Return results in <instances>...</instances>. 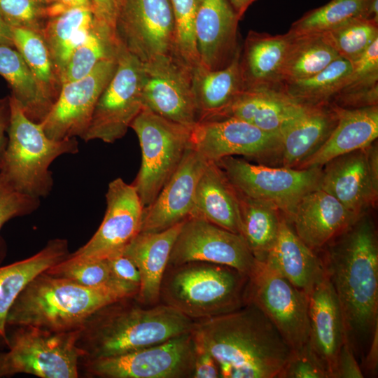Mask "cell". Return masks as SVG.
<instances>
[{
  "label": "cell",
  "mask_w": 378,
  "mask_h": 378,
  "mask_svg": "<svg viewBox=\"0 0 378 378\" xmlns=\"http://www.w3.org/2000/svg\"><path fill=\"white\" fill-rule=\"evenodd\" d=\"M359 216L318 188L301 199L290 223L298 236L316 251L344 232Z\"/></svg>",
  "instance_id": "7402d4cb"
},
{
  "label": "cell",
  "mask_w": 378,
  "mask_h": 378,
  "mask_svg": "<svg viewBox=\"0 0 378 378\" xmlns=\"http://www.w3.org/2000/svg\"><path fill=\"white\" fill-rule=\"evenodd\" d=\"M108 263L113 282L135 298L141 285V276L135 264L122 253L105 259Z\"/></svg>",
  "instance_id": "c3c4849f"
},
{
  "label": "cell",
  "mask_w": 378,
  "mask_h": 378,
  "mask_svg": "<svg viewBox=\"0 0 378 378\" xmlns=\"http://www.w3.org/2000/svg\"><path fill=\"white\" fill-rule=\"evenodd\" d=\"M377 80L378 39L375 40L357 59L351 62V72L344 88L338 94L377 88Z\"/></svg>",
  "instance_id": "bcb514c9"
},
{
  "label": "cell",
  "mask_w": 378,
  "mask_h": 378,
  "mask_svg": "<svg viewBox=\"0 0 378 378\" xmlns=\"http://www.w3.org/2000/svg\"><path fill=\"white\" fill-rule=\"evenodd\" d=\"M193 261L226 265L248 276L258 265L241 234L202 217L190 216L183 222L167 266Z\"/></svg>",
  "instance_id": "5bb4252c"
},
{
  "label": "cell",
  "mask_w": 378,
  "mask_h": 378,
  "mask_svg": "<svg viewBox=\"0 0 378 378\" xmlns=\"http://www.w3.org/2000/svg\"><path fill=\"white\" fill-rule=\"evenodd\" d=\"M48 4L49 16L66 9L76 7L92 8L91 0H46Z\"/></svg>",
  "instance_id": "11a10c76"
},
{
  "label": "cell",
  "mask_w": 378,
  "mask_h": 378,
  "mask_svg": "<svg viewBox=\"0 0 378 378\" xmlns=\"http://www.w3.org/2000/svg\"><path fill=\"white\" fill-rule=\"evenodd\" d=\"M309 342L335 378L337 358L346 340L340 306L326 272L309 295Z\"/></svg>",
  "instance_id": "cb8c5ba5"
},
{
  "label": "cell",
  "mask_w": 378,
  "mask_h": 378,
  "mask_svg": "<svg viewBox=\"0 0 378 378\" xmlns=\"http://www.w3.org/2000/svg\"><path fill=\"white\" fill-rule=\"evenodd\" d=\"M143 107L192 128L199 121L192 90L193 68L169 55L143 64Z\"/></svg>",
  "instance_id": "2e32d148"
},
{
  "label": "cell",
  "mask_w": 378,
  "mask_h": 378,
  "mask_svg": "<svg viewBox=\"0 0 378 378\" xmlns=\"http://www.w3.org/2000/svg\"><path fill=\"white\" fill-rule=\"evenodd\" d=\"M39 200L15 188L0 173V230L11 218L34 211Z\"/></svg>",
  "instance_id": "7dc6e473"
},
{
  "label": "cell",
  "mask_w": 378,
  "mask_h": 378,
  "mask_svg": "<svg viewBox=\"0 0 378 378\" xmlns=\"http://www.w3.org/2000/svg\"><path fill=\"white\" fill-rule=\"evenodd\" d=\"M191 146L207 162L234 155L263 158L278 155L280 136L242 120L226 117L197 122L192 129Z\"/></svg>",
  "instance_id": "ac0fdd59"
},
{
  "label": "cell",
  "mask_w": 378,
  "mask_h": 378,
  "mask_svg": "<svg viewBox=\"0 0 378 378\" xmlns=\"http://www.w3.org/2000/svg\"><path fill=\"white\" fill-rule=\"evenodd\" d=\"M119 44L115 31L94 19L85 39L74 50L60 77L62 85L84 77L99 62L116 57Z\"/></svg>",
  "instance_id": "74e56055"
},
{
  "label": "cell",
  "mask_w": 378,
  "mask_h": 378,
  "mask_svg": "<svg viewBox=\"0 0 378 378\" xmlns=\"http://www.w3.org/2000/svg\"><path fill=\"white\" fill-rule=\"evenodd\" d=\"M240 19L227 0H201L195 20V37L202 66L220 70L241 50L237 41Z\"/></svg>",
  "instance_id": "44dd1931"
},
{
  "label": "cell",
  "mask_w": 378,
  "mask_h": 378,
  "mask_svg": "<svg viewBox=\"0 0 378 378\" xmlns=\"http://www.w3.org/2000/svg\"><path fill=\"white\" fill-rule=\"evenodd\" d=\"M127 298L132 297L115 286L87 287L43 272L18 296L6 326H30L52 332L78 330L99 309Z\"/></svg>",
  "instance_id": "277c9868"
},
{
  "label": "cell",
  "mask_w": 378,
  "mask_h": 378,
  "mask_svg": "<svg viewBox=\"0 0 378 378\" xmlns=\"http://www.w3.org/2000/svg\"><path fill=\"white\" fill-rule=\"evenodd\" d=\"M277 378H330L319 356L308 342L291 353Z\"/></svg>",
  "instance_id": "f6af8a7d"
},
{
  "label": "cell",
  "mask_w": 378,
  "mask_h": 378,
  "mask_svg": "<svg viewBox=\"0 0 378 378\" xmlns=\"http://www.w3.org/2000/svg\"><path fill=\"white\" fill-rule=\"evenodd\" d=\"M0 75L9 84L11 96L25 115L31 120L41 123L54 104L46 95L15 48L0 45Z\"/></svg>",
  "instance_id": "836d02e7"
},
{
  "label": "cell",
  "mask_w": 378,
  "mask_h": 378,
  "mask_svg": "<svg viewBox=\"0 0 378 378\" xmlns=\"http://www.w3.org/2000/svg\"><path fill=\"white\" fill-rule=\"evenodd\" d=\"M319 34L340 57L352 62L378 39V23L356 18Z\"/></svg>",
  "instance_id": "60d3db41"
},
{
  "label": "cell",
  "mask_w": 378,
  "mask_h": 378,
  "mask_svg": "<svg viewBox=\"0 0 378 378\" xmlns=\"http://www.w3.org/2000/svg\"><path fill=\"white\" fill-rule=\"evenodd\" d=\"M370 0H331L294 22L288 32L293 35L320 34L351 19L366 14Z\"/></svg>",
  "instance_id": "ab89813d"
},
{
  "label": "cell",
  "mask_w": 378,
  "mask_h": 378,
  "mask_svg": "<svg viewBox=\"0 0 378 378\" xmlns=\"http://www.w3.org/2000/svg\"><path fill=\"white\" fill-rule=\"evenodd\" d=\"M195 330L216 361L220 377L277 378L292 349L255 304L196 321Z\"/></svg>",
  "instance_id": "7a4b0ae2"
},
{
  "label": "cell",
  "mask_w": 378,
  "mask_h": 378,
  "mask_svg": "<svg viewBox=\"0 0 378 378\" xmlns=\"http://www.w3.org/2000/svg\"><path fill=\"white\" fill-rule=\"evenodd\" d=\"M262 263L308 295L326 274L321 258L298 236L284 216L276 241Z\"/></svg>",
  "instance_id": "484cf974"
},
{
  "label": "cell",
  "mask_w": 378,
  "mask_h": 378,
  "mask_svg": "<svg viewBox=\"0 0 378 378\" xmlns=\"http://www.w3.org/2000/svg\"><path fill=\"white\" fill-rule=\"evenodd\" d=\"M336 122L337 115L330 102L303 104L279 132L283 166L297 168L324 143Z\"/></svg>",
  "instance_id": "603a6c76"
},
{
  "label": "cell",
  "mask_w": 378,
  "mask_h": 378,
  "mask_svg": "<svg viewBox=\"0 0 378 378\" xmlns=\"http://www.w3.org/2000/svg\"><path fill=\"white\" fill-rule=\"evenodd\" d=\"M0 45L14 48L12 28L0 15Z\"/></svg>",
  "instance_id": "9f6ffc18"
},
{
  "label": "cell",
  "mask_w": 378,
  "mask_h": 378,
  "mask_svg": "<svg viewBox=\"0 0 378 378\" xmlns=\"http://www.w3.org/2000/svg\"><path fill=\"white\" fill-rule=\"evenodd\" d=\"M10 119V106L8 98L0 99V159L6 145L7 133Z\"/></svg>",
  "instance_id": "db71d44e"
},
{
  "label": "cell",
  "mask_w": 378,
  "mask_h": 378,
  "mask_svg": "<svg viewBox=\"0 0 378 378\" xmlns=\"http://www.w3.org/2000/svg\"><path fill=\"white\" fill-rule=\"evenodd\" d=\"M249 276L220 264L193 261L167 266L160 303L194 321L236 311L247 303Z\"/></svg>",
  "instance_id": "5b68a950"
},
{
  "label": "cell",
  "mask_w": 378,
  "mask_h": 378,
  "mask_svg": "<svg viewBox=\"0 0 378 378\" xmlns=\"http://www.w3.org/2000/svg\"><path fill=\"white\" fill-rule=\"evenodd\" d=\"M8 99V139L0 159V173L19 191L45 197L53 186L50 164L62 155L76 153L78 142L76 138H49L41 124L31 120L11 95Z\"/></svg>",
  "instance_id": "8992f818"
},
{
  "label": "cell",
  "mask_w": 378,
  "mask_h": 378,
  "mask_svg": "<svg viewBox=\"0 0 378 378\" xmlns=\"http://www.w3.org/2000/svg\"><path fill=\"white\" fill-rule=\"evenodd\" d=\"M103 220L90 239L65 258L68 261L104 260L122 253L139 232L144 206L133 184L121 178L109 183Z\"/></svg>",
  "instance_id": "9a60e30c"
},
{
  "label": "cell",
  "mask_w": 378,
  "mask_h": 378,
  "mask_svg": "<svg viewBox=\"0 0 378 378\" xmlns=\"http://www.w3.org/2000/svg\"><path fill=\"white\" fill-rule=\"evenodd\" d=\"M322 168L319 188L360 215L378 197L377 144L338 156Z\"/></svg>",
  "instance_id": "d6986e66"
},
{
  "label": "cell",
  "mask_w": 378,
  "mask_h": 378,
  "mask_svg": "<svg viewBox=\"0 0 378 378\" xmlns=\"http://www.w3.org/2000/svg\"><path fill=\"white\" fill-rule=\"evenodd\" d=\"M290 34L291 39L280 71V87L317 74L340 57L319 34Z\"/></svg>",
  "instance_id": "d590c367"
},
{
  "label": "cell",
  "mask_w": 378,
  "mask_h": 378,
  "mask_svg": "<svg viewBox=\"0 0 378 378\" xmlns=\"http://www.w3.org/2000/svg\"><path fill=\"white\" fill-rule=\"evenodd\" d=\"M216 163L237 191L274 204L290 223L301 199L319 188L322 175V167H270L234 156Z\"/></svg>",
  "instance_id": "9c48e42d"
},
{
  "label": "cell",
  "mask_w": 378,
  "mask_h": 378,
  "mask_svg": "<svg viewBox=\"0 0 378 378\" xmlns=\"http://www.w3.org/2000/svg\"><path fill=\"white\" fill-rule=\"evenodd\" d=\"M364 376L375 377L378 369V326L376 327L369 347L360 365Z\"/></svg>",
  "instance_id": "f5cc1de1"
},
{
  "label": "cell",
  "mask_w": 378,
  "mask_h": 378,
  "mask_svg": "<svg viewBox=\"0 0 378 378\" xmlns=\"http://www.w3.org/2000/svg\"><path fill=\"white\" fill-rule=\"evenodd\" d=\"M302 104L281 88H252L241 92L216 118H236L265 132L279 135L284 125L299 111Z\"/></svg>",
  "instance_id": "83f0119b"
},
{
  "label": "cell",
  "mask_w": 378,
  "mask_h": 378,
  "mask_svg": "<svg viewBox=\"0 0 378 378\" xmlns=\"http://www.w3.org/2000/svg\"><path fill=\"white\" fill-rule=\"evenodd\" d=\"M195 351V366L192 378L220 377L219 368L212 355L206 347L200 335L192 331Z\"/></svg>",
  "instance_id": "681fc988"
},
{
  "label": "cell",
  "mask_w": 378,
  "mask_h": 378,
  "mask_svg": "<svg viewBox=\"0 0 378 378\" xmlns=\"http://www.w3.org/2000/svg\"><path fill=\"white\" fill-rule=\"evenodd\" d=\"M115 58L99 62L84 77L62 85L51 110L40 123L46 135L54 140L76 136L83 139L102 92L113 76Z\"/></svg>",
  "instance_id": "e0dca14e"
},
{
  "label": "cell",
  "mask_w": 378,
  "mask_h": 378,
  "mask_svg": "<svg viewBox=\"0 0 378 378\" xmlns=\"http://www.w3.org/2000/svg\"><path fill=\"white\" fill-rule=\"evenodd\" d=\"M69 254L67 241L55 239L34 255L0 267V348L7 346L6 318L18 296L33 279Z\"/></svg>",
  "instance_id": "4dcf8cb0"
},
{
  "label": "cell",
  "mask_w": 378,
  "mask_h": 378,
  "mask_svg": "<svg viewBox=\"0 0 378 378\" xmlns=\"http://www.w3.org/2000/svg\"><path fill=\"white\" fill-rule=\"evenodd\" d=\"M351 69V62L339 57L317 74L285 83L281 88L301 104L330 103L344 88Z\"/></svg>",
  "instance_id": "f35d334b"
},
{
  "label": "cell",
  "mask_w": 378,
  "mask_h": 378,
  "mask_svg": "<svg viewBox=\"0 0 378 378\" xmlns=\"http://www.w3.org/2000/svg\"><path fill=\"white\" fill-rule=\"evenodd\" d=\"M130 127L141 150V164L132 183L144 207L149 206L173 175L191 145L192 128L143 107Z\"/></svg>",
  "instance_id": "ba28073f"
},
{
  "label": "cell",
  "mask_w": 378,
  "mask_h": 378,
  "mask_svg": "<svg viewBox=\"0 0 378 378\" xmlns=\"http://www.w3.org/2000/svg\"><path fill=\"white\" fill-rule=\"evenodd\" d=\"M45 272L52 276L66 279L87 287L111 286L121 289L113 282L105 259L80 261H68L64 259Z\"/></svg>",
  "instance_id": "7bdbcfd3"
},
{
  "label": "cell",
  "mask_w": 378,
  "mask_h": 378,
  "mask_svg": "<svg viewBox=\"0 0 378 378\" xmlns=\"http://www.w3.org/2000/svg\"><path fill=\"white\" fill-rule=\"evenodd\" d=\"M195 322L167 304L146 306L127 298L93 314L81 328L77 344L86 354L83 358L116 356L192 332Z\"/></svg>",
  "instance_id": "3957f363"
},
{
  "label": "cell",
  "mask_w": 378,
  "mask_h": 378,
  "mask_svg": "<svg viewBox=\"0 0 378 378\" xmlns=\"http://www.w3.org/2000/svg\"><path fill=\"white\" fill-rule=\"evenodd\" d=\"M241 50L222 69L209 70L200 64L192 69L198 122L217 118L245 90L239 67Z\"/></svg>",
  "instance_id": "1f68e13d"
},
{
  "label": "cell",
  "mask_w": 378,
  "mask_h": 378,
  "mask_svg": "<svg viewBox=\"0 0 378 378\" xmlns=\"http://www.w3.org/2000/svg\"><path fill=\"white\" fill-rule=\"evenodd\" d=\"M144 77L143 64L120 43L115 71L97 102L85 141L113 143L125 135L143 108Z\"/></svg>",
  "instance_id": "30bf717a"
},
{
  "label": "cell",
  "mask_w": 378,
  "mask_h": 378,
  "mask_svg": "<svg viewBox=\"0 0 378 378\" xmlns=\"http://www.w3.org/2000/svg\"><path fill=\"white\" fill-rule=\"evenodd\" d=\"M337 122L324 143L297 168L323 167L331 160L365 148L378 137V105L344 108L332 103Z\"/></svg>",
  "instance_id": "d4e9b609"
},
{
  "label": "cell",
  "mask_w": 378,
  "mask_h": 378,
  "mask_svg": "<svg viewBox=\"0 0 378 378\" xmlns=\"http://www.w3.org/2000/svg\"><path fill=\"white\" fill-rule=\"evenodd\" d=\"M290 39L288 32L281 35L248 32L239 59L245 90L280 88V71Z\"/></svg>",
  "instance_id": "f546056e"
},
{
  "label": "cell",
  "mask_w": 378,
  "mask_h": 378,
  "mask_svg": "<svg viewBox=\"0 0 378 378\" xmlns=\"http://www.w3.org/2000/svg\"><path fill=\"white\" fill-rule=\"evenodd\" d=\"M8 337V351L0 353V377L19 373L41 378H77L85 351L77 344L80 330L52 332L17 326Z\"/></svg>",
  "instance_id": "52a82bcc"
},
{
  "label": "cell",
  "mask_w": 378,
  "mask_h": 378,
  "mask_svg": "<svg viewBox=\"0 0 378 378\" xmlns=\"http://www.w3.org/2000/svg\"><path fill=\"white\" fill-rule=\"evenodd\" d=\"M325 247L321 258L340 306L346 337L362 360L378 326V240L370 214L360 215Z\"/></svg>",
  "instance_id": "6da1fadb"
},
{
  "label": "cell",
  "mask_w": 378,
  "mask_h": 378,
  "mask_svg": "<svg viewBox=\"0 0 378 378\" xmlns=\"http://www.w3.org/2000/svg\"><path fill=\"white\" fill-rule=\"evenodd\" d=\"M93 20L92 8L88 7L71 8L49 16L41 35L59 79L71 55L85 39Z\"/></svg>",
  "instance_id": "d6a6232c"
},
{
  "label": "cell",
  "mask_w": 378,
  "mask_h": 378,
  "mask_svg": "<svg viewBox=\"0 0 378 378\" xmlns=\"http://www.w3.org/2000/svg\"><path fill=\"white\" fill-rule=\"evenodd\" d=\"M183 222L158 232H139L124 249L122 253L132 260L140 273V288L134 298L141 304L160 303L162 277Z\"/></svg>",
  "instance_id": "4316f807"
},
{
  "label": "cell",
  "mask_w": 378,
  "mask_h": 378,
  "mask_svg": "<svg viewBox=\"0 0 378 378\" xmlns=\"http://www.w3.org/2000/svg\"><path fill=\"white\" fill-rule=\"evenodd\" d=\"M120 1L91 0L94 19L115 31Z\"/></svg>",
  "instance_id": "816d5d0a"
},
{
  "label": "cell",
  "mask_w": 378,
  "mask_h": 378,
  "mask_svg": "<svg viewBox=\"0 0 378 378\" xmlns=\"http://www.w3.org/2000/svg\"><path fill=\"white\" fill-rule=\"evenodd\" d=\"M239 19L255 0H227Z\"/></svg>",
  "instance_id": "6f0895ef"
},
{
  "label": "cell",
  "mask_w": 378,
  "mask_h": 378,
  "mask_svg": "<svg viewBox=\"0 0 378 378\" xmlns=\"http://www.w3.org/2000/svg\"><path fill=\"white\" fill-rule=\"evenodd\" d=\"M192 331L128 354L81 360L88 374L99 377L191 378L195 366Z\"/></svg>",
  "instance_id": "8fae6325"
},
{
  "label": "cell",
  "mask_w": 378,
  "mask_h": 378,
  "mask_svg": "<svg viewBox=\"0 0 378 378\" xmlns=\"http://www.w3.org/2000/svg\"><path fill=\"white\" fill-rule=\"evenodd\" d=\"M0 15L11 27L42 34L49 18L46 0H0Z\"/></svg>",
  "instance_id": "ee69618b"
},
{
  "label": "cell",
  "mask_w": 378,
  "mask_h": 378,
  "mask_svg": "<svg viewBox=\"0 0 378 378\" xmlns=\"http://www.w3.org/2000/svg\"><path fill=\"white\" fill-rule=\"evenodd\" d=\"M248 302L265 313L292 350L308 342L309 295L260 262L249 276Z\"/></svg>",
  "instance_id": "7c38bea8"
},
{
  "label": "cell",
  "mask_w": 378,
  "mask_h": 378,
  "mask_svg": "<svg viewBox=\"0 0 378 378\" xmlns=\"http://www.w3.org/2000/svg\"><path fill=\"white\" fill-rule=\"evenodd\" d=\"M12 31L14 48L22 55L46 95L55 104L62 83L42 35L26 28H12Z\"/></svg>",
  "instance_id": "8d00e7d4"
},
{
  "label": "cell",
  "mask_w": 378,
  "mask_h": 378,
  "mask_svg": "<svg viewBox=\"0 0 378 378\" xmlns=\"http://www.w3.org/2000/svg\"><path fill=\"white\" fill-rule=\"evenodd\" d=\"M363 372L347 340L343 342L337 358L335 378H363Z\"/></svg>",
  "instance_id": "f907efd6"
},
{
  "label": "cell",
  "mask_w": 378,
  "mask_h": 378,
  "mask_svg": "<svg viewBox=\"0 0 378 378\" xmlns=\"http://www.w3.org/2000/svg\"><path fill=\"white\" fill-rule=\"evenodd\" d=\"M115 32L119 43L143 64L174 56L170 0H120Z\"/></svg>",
  "instance_id": "4fadbf2b"
},
{
  "label": "cell",
  "mask_w": 378,
  "mask_h": 378,
  "mask_svg": "<svg viewBox=\"0 0 378 378\" xmlns=\"http://www.w3.org/2000/svg\"><path fill=\"white\" fill-rule=\"evenodd\" d=\"M207 161L190 145L155 200L144 209L140 231L167 230L191 215L199 178Z\"/></svg>",
  "instance_id": "ffe728a7"
},
{
  "label": "cell",
  "mask_w": 378,
  "mask_h": 378,
  "mask_svg": "<svg viewBox=\"0 0 378 378\" xmlns=\"http://www.w3.org/2000/svg\"><path fill=\"white\" fill-rule=\"evenodd\" d=\"M174 19V55L192 68L199 65L195 20L201 0H170Z\"/></svg>",
  "instance_id": "b9f144b4"
},
{
  "label": "cell",
  "mask_w": 378,
  "mask_h": 378,
  "mask_svg": "<svg viewBox=\"0 0 378 378\" xmlns=\"http://www.w3.org/2000/svg\"><path fill=\"white\" fill-rule=\"evenodd\" d=\"M238 192L240 234L258 262H262L274 245L279 231L281 212L272 204Z\"/></svg>",
  "instance_id": "e575fe53"
},
{
  "label": "cell",
  "mask_w": 378,
  "mask_h": 378,
  "mask_svg": "<svg viewBox=\"0 0 378 378\" xmlns=\"http://www.w3.org/2000/svg\"><path fill=\"white\" fill-rule=\"evenodd\" d=\"M190 216L240 234L238 192L216 162H208L199 178Z\"/></svg>",
  "instance_id": "f1b7e54d"
}]
</instances>
